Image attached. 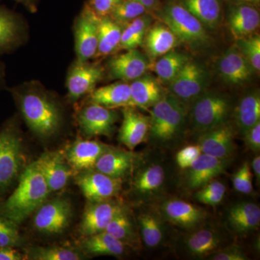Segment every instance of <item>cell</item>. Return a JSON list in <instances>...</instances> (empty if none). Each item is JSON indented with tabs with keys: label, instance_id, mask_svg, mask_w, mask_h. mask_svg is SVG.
Returning <instances> with one entry per match:
<instances>
[{
	"label": "cell",
	"instance_id": "obj_1",
	"mask_svg": "<svg viewBox=\"0 0 260 260\" xmlns=\"http://www.w3.org/2000/svg\"><path fill=\"white\" fill-rule=\"evenodd\" d=\"M10 90L34 135L42 139H49L59 133L63 122L60 104L42 84L26 82Z\"/></svg>",
	"mask_w": 260,
	"mask_h": 260
},
{
	"label": "cell",
	"instance_id": "obj_2",
	"mask_svg": "<svg viewBox=\"0 0 260 260\" xmlns=\"http://www.w3.org/2000/svg\"><path fill=\"white\" fill-rule=\"evenodd\" d=\"M20 177L16 189L0 205V213L18 225L37 211L51 193L37 160Z\"/></svg>",
	"mask_w": 260,
	"mask_h": 260
},
{
	"label": "cell",
	"instance_id": "obj_3",
	"mask_svg": "<svg viewBox=\"0 0 260 260\" xmlns=\"http://www.w3.org/2000/svg\"><path fill=\"white\" fill-rule=\"evenodd\" d=\"M149 112V136L153 141L164 144L177 139L182 133L187 117L188 106L172 93H165L150 108Z\"/></svg>",
	"mask_w": 260,
	"mask_h": 260
},
{
	"label": "cell",
	"instance_id": "obj_4",
	"mask_svg": "<svg viewBox=\"0 0 260 260\" xmlns=\"http://www.w3.org/2000/svg\"><path fill=\"white\" fill-rule=\"evenodd\" d=\"M158 18L174 32L179 42L189 47L194 49L209 44L210 36L205 25L182 5L168 3L159 10Z\"/></svg>",
	"mask_w": 260,
	"mask_h": 260
},
{
	"label": "cell",
	"instance_id": "obj_5",
	"mask_svg": "<svg viewBox=\"0 0 260 260\" xmlns=\"http://www.w3.org/2000/svg\"><path fill=\"white\" fill-rule=\"evenodd\" d=\"M190 107L191 127L200 135L227 122L232 112L229 98L213 92H204Z\"/></svg>",
	"mask_w": 260,
	"mask_h": 260
},
{
	"label": "cell",
	"instance_id": "obj_6",
	"mask_svg": "<svg viewBox=\"0 0 260 260\" xmlns=\"http://www.w3.org/2000/svg\"><path fill=\"white\" fill-rule=\"evenodd\" d=\"M16 123L9 121L0 129V195L18 177L23 164V143Z\"/></svg>",
	"mask_w": 260,
	"mask_h": 260
},
{
	"label": "cell",
	"instance_id": "obj_7",
	"mask_svg": "<svg viewBox=\"0 0 260 260\" xmlns=\"http://www.w3.org/2000/svg\"><path fill=\"white\" fill-rule=\"evenodd\" d=\"M208 79L204 67L191 59L169 84V93L186 105L190 106L205 92Z\"/></svg>",
	"mask_w": 260,
	"mask_h": 260
},
{
	"label": "cell",
	"instance_id": "obj_8",
	"mask_svg": "<svg viewBox=\"0 0 260 260\" xmlns=\"http://www.w3.org/2000/svg\"><path fill=\"white\" fill-rule=\"evenodd\" d=\"M73 206L66 198H56L43 203L34 215L32 224L37 232L47 235L61 234L69 227Z\"/></svg>",
	"mask_w": 260,
	"mask_h": 260
},
{
	"label": "cell",
	"instance_id": "obj_9",
	"mask_svg": "<svg viewBox=\"0 0 260 260\" xmlns=\"http://www.w3.org/2000/svg\"><path fill=\"white\" fill-rule=\"evenodd\" d=\"M99 18L88 4L77 17L74 26L77 61L85 62L95 58L99 41Z\"/></svg>",
	"mask_w": 260,
	"mask_h": 260
},
{
	"label": "cell",
	"instance_id": "obj_10",
	"mask_svg": "<svg viewBox=\"0 0 260 260\" xmlns=\"http://www.w3.org/2000/svg\"><path fill=\"white\" fill-rule=\"evenodd\" d=\"M119 116L114 109L95 104H88L78 112V125L87 138L112 137L115 132Z\"/></svg>",
	"mask_w": 260,
	"mask_h": 260
},
{
	"label": "cell",
	"instance_id": "obj_11",
	"mask_svg": "<svg viewBox=\"0 0 260 260\" xmlns=\"http://www.w3.org/2000/svg\"><path fill=\"white\" fill-rule=\"evenodd\" d=\"M75 182L89 202H102L112 200L119 194L122 179L109 177L95 169L78 173Z\"/></svg>",
	"mask_w": 260,
	"mask_h": 260
},
{
	"label": "cell",
	"instance_id": "obj_12",
	"mask_svg": "<svg viewBox=\"0 0 260 260\" xmlns=\"http://www.w3.org/2000/svg\"><path fill=\"white\" fill-rule=\"evenodd\" d=\"M104 69L100 64L88 61H75L70 67L67 78L68 98L70 102H76L84 95L91 93L102 80Z\"/></svg>",
	"mask_w": 260,
	"mask_h": 260
},
{
	"label": "cell",
	"instance_id": "obj_13",
	"mask_svg": "<svg viewBox=\"0 0 260 260\" xmlns=\"http://www.w3.org/2000/svg\"><path fill=\"white\" fill-rule=\"evenodd\" d=\"M150 66L151 63L148 57L135 49L113 56L108 62L107 68L111 79L127 83L143 76Z\"/></svg>",
	"mask_w": 260,
	"mask_h": 260
},
{
	"label": "cell",
	"instance_id": "obj_14",
	"mask_svg": "<svg viewBox=\"0 0 260 260\" xmlns=\"http://www.w3.org/2000/svg\"><path fill=\"white\" fill-rule=\"evenodd\" d=\"M124 209L122 205L111 200L89 202L78 228L80 235L85 237L104 232L112 219Z\"/></svg>",
	"mask_w": 260,
	"mask_h": 260
},
{
	"label": "cell",
	"instance_id": "obj_15",
	"mask_svg": "<svg viewBox=\"0 0 260 260\" xmlns=\"http://www.w3.org/2000/svg\"><path fill=\"white\" fill-rule=\"evenodd\" d=\"M27 37L28 28L21 15L0 5V54L18 49Z\"/></svg>",
	"mask_w": 260,
	"mask_h": 260
},
{
	"label": "cell",
	"instance_id": "obj_16",
	"mask_svg": "<svg viewBox=\"0 0 260 260\" xmlns=\"http://www.w3.org/2000/svg\"><path fill=\"white\" fill-rule=\"evenodd\" d=\"M37 162L50 192L63 189L73 175V170L62 152H44Z\"/></svg>",
	"mask_w": 260,
	"mask_h": 260
},
{
	"label": "cell",
	"instance_id": "obj_17",
	"mask_svg": "<svg viewBox=\"0 0 260 260\" xmlns=\"http://www.w3.org/2000/svg\"><path fill=\"white\" fill-rule=\"evenodd\" d=\"M218 71L222 79L232 85H241L252 78L254 70L235 44L220 56Z\"/></svg>",
	"mask_w": 260,
	"mask_h": 260
},
{
	"label": "cell",
	"instance_id": "obj_18",
	"mask_svg": "<svg viewBox=\"0 0 260 260\" xmlns=\"http://www.w3.org/2000/svg\"><path fill=\"white\" fill-rule=\"evenodd\" d=\"M198 145L202 153L220 159L230 158L234 152V129L229 122L200 135Z\"/></svg>",
	"mask_w": 260,
	"mask_h": 260
},
{
	"label": "cell",
	"instance_id": "obj_19",
	"mask_svg": "<svg viewBox=\"0 0 260 260\" xmlns=\"http://www.w3.org/2000/svg\"><path fill=\"white\" fill-rule=\"evenodd\" d=\"M150 133V116L142 114L135 107L123 109L122 124L119 129V142L129 150L148 139Z\"/></svg>",
	"mask_w": 260,
	"mask_h": 260
},
{
	"label": "cell",
	"instance_id": "obj_20",
	"mask_svg": "<svg viewBox=\"0 0 260 260\" xmlns=\"http://www.w3.org/2000/svg\"><path fill=\"white\" fill-rule=\"evenodd\" d=\"M110 147L96 140L78 139L70 145L64 156L73 172H83L94 169L98 159Z\"/></svg>",
	"mask_w": 260,
	"mask_h": 260
},
{
	"label": "cell",
	"instance_id": "obj_21",
	"mask_svg": "<svg viewBox=\"0 0 260 260\" xmlns=\"http://www.w3.org/2000/svg\"><path fill=\"white\" fill-rule=\"evenodd\" d=\"M229 158L220 159L202 153L187 169L185 181L189 189H199L225 172Z\"/></svg>",
	"mask_w": 260,
	"mask_h": 260
},
{
	"label": "cell",
	"instance_id": "obj_22",
	"mask_svg": "<svg viewBox=\"0 0 260 260\" xmlns=\"http://www.w3.org/2000/svg\"><path fill=\"white\" fill-rule=\"evenodd\" d=\"M160 213L168 221L186 229L198 226L206 218L203 208L179 199L164 202L160 206Z\"/></svg>",
	"mask_w": 260,
	"mask_h": 260
},
{
	"label": "cell",
	"instance_id": "obj_23",
	"mask_svg": "<svg viewBox=\"0 0 260 260\" xmlns=\"http://www.w3.org/2000/svg\"><path fill=\"white\" fill-rule=\"evenodd\" d=\"M259 24V13L254 5H231L227 14V25L236 40L255 34Z\"/></svg>",
	"mask_w": 260,
	"mask_h": 260
},
{
	"label": "cell",
	"instance_id": "obj_24",
	"mask_svg": "<svg viewBox=\"0 0 260 260\" xmlns=\"http://www.w3.org/2000/svg\"><path fill=\"white\" fill-rule=\"evenodd\" d=\"M129 85L130 107L149 109L165 95L160 80L148 73L133 80Z\"/></svg>",
	"mask_w": 260,
	"mask_h": 260
},
{
	"label": "cell",
	"instance_id": "obj_25",
	"mask_svg": "<svg viewBox=\"0 0 260 260\" xmlns=\"http://www.w3.org/2000/svg\"><path fill=\"white\" fill-rule=\"evenodd\" d=\"M179 39L165 23L160 21L152 23L145 34L143 45L150 60H155L179 44Z\"/></svg>",
	"mask_w": 260,
	"mask_h": 260
},
{
	"label": "cell",
	"instance_id": "obj_26",
	"mask_svg": "<svg viewBox=\"0 0 260 260\" xmlns=\"http://www.w3.org/2000/svg\"><path fill=\"white\" fill-rule=\"evenodd\" d=\"M135 160L134 153L110 147L98 159L94 169L109 177L122 179L131 172Z\"/></svg>",
	"mask_w": 260,
	"mask_h": 260
},
{
	"label": "cell",
	"instance_id": "obj_27",
	"mask_svg": "<svg viewBox=\"0 0 260 260\" xmlns=\"http://www.w3.org/2000/svg\"><path fill=\"white\" fill-rule=\"evenodd\" d=\"M130 99L129 84L119 81L94 89L89 93L88 103L114 109L119 107H130Z\"/></svg>",
	"mask_w": 260,
	"mask_h": 260
},
{
	"label": "cell",
	"instance_id": "obj_28",
	"mask_svg": "<svg viewBox=\"0 0 260 260\" xmlns=\"http://www.w3.org/2000/svg\"><path fill=\"white\" fill-rule=\"evenodd\" d=\"M229 225L234 232L247 234L259 226V205L249 202H242L233 205L228 212Z\"/></svg>",
	"mask_w": 260,
	"mask_h": 260
},
{
	"label": "cell",
	"instance_id": "obj_29",
	"mask_svg": "<svg viewBox=\"0 0 260 260\" xmlns=\"http://www.w3.org/2000/svg\"><path fill=\"white\" fill-rule=\"evenodd\" d=\"M80 246L84 254L88 255L119 256L125 252L126 245L104 231L83 237Z\"/></svg>",
	"mask_w": 260,
	"mask_h": 260
},
{
	"label": "cell",
	"instance_id": "obj_30",
	"mask_svg": "<svg viewBox=\"0 0 260 260\" xmlns=\"http://www.w3.org/2000/svg\"><path fill=\"white\" fill-rule=\"evenodd\" d=\"M221 237L216 231L203 229L191 233L184 241L187 252L196 257H206L216 252L221 244Z\"/></svg>",
	"mask_w": 260,
	"mask_h": 260
},
{
	"label": "cell",
	"instance_id": "obj_31",
	"mask_svg": "<svg viewBox=\"0 0 260 260\" xmlns=\"http://www.w3.org/2000/svg\"><path fill=\"white\" fill-rule=\"evenodd\" d=\"M234 116L237 130L243 136L251 126L260 121L259 92H251L244 95L238 103Z\"/></svg>",
	"mask_w": 260,
	"mask_h": 260
},
{
	"label": "cell",
	"instance_id": "obj_32",
	"mask_svg": "<svg viewBox=\"0 0 260 260\" xmlns=\"http://www.w3.org/2000/svg\"><path fill=\"white\" fill-rule=\"evenodd\" d=\"M180 4L198 18L205 28H217L221 23V0H182Z\"/></svg>",
	"mask_w": 260,
	"mask_h": 260
},
{
	"label": "cell",
	"instance_id": "obj_33",
	"mask_svg": "<svg viewBox=\"0 0 260 260\" xmlns=\"http://www.w3.org/2000/svg\"><path fill=\"white\" fill-rule=\"evenodd\" d=\"M123 27L110 16L102 17L99 22V41L95 58L109 55L119 48Z\"/></svg>",
	"mask_w": 260,
	"mask_h": 260
},
{
	"label": "cell",
	"instance_id": "obj_34",
	"mask_svg": "<svg viewBox=\"0 0 260 260\" xmlns=\"http://www.w3.org/2000/svg\"><path fill=\"white\" fill-rule=\"evenodd\" d=\"M191 58L182 51L173 50L158 58L154 64V72L160 82L170 83Z\"/></svg>",
	"mask_w": 260,
	"mask_h": 260
},
{
	"label": "cell",
	"instance_id": "obj_35",
	"mask_svg": "<svg viewBox=\"0 0 260 260\" xmlns=\"http://www.w3.org/2000/svg\"><path fill=\"white\" fill-rule=\"evenodd\" d=\"M165 177V172L161 166L152 164L136 174L133 181V188L141 195L154 194L161 188Z\"/></svg>",
	"mask_w": 260,
	"mask_h": 260
},
{
	"label": "cell",
	"instance_id": "obj_36",
	"mask_svg": "<svg viewBox=\"0 0 260 260\" xmlns=\"http://www.w3.org/2000/svg\"><path fill=\"white\" fill-rule=\"evenodd\" d=\"M152 21L153 18L145 13L126 25L122 29L119 48L127 51L138 49L143 45L145 34Z\"/></svg>",
	"mask_w": 260,
	"mask_h": 260
},
{
	"label": "cell",
	"instance_id": "obj_37",
	"mask_svg": "<svg viewBox=\"0 0 260 260\" xmlns=\"http://www.w3.org/2000/svg\"><path fill=\"white\" fill-rule=\"evenodd\" d=\"M27 259L34 260H80L83 254L68 246H34L26 249Z\"/></svg>",
	"mask_w": 260,
	"mask_h": 260
},
{
	"label": "cell",
	"instance_id": "obj_38",
	"mask_svg": "<svg viewBox=\"0 0 260 260\" xmlns=\"http://www.w3.org/2000/svg\"><path fill=\"white\" fill-rule=\"evenodd\" d=\"M105 231L126 246L135 245L138 242L134 224L125 209L112 219Z\"/></svg>",
	"mask_w": 260,
	"mask_h": 260
},
{
	"label": "cell",
	"instance_id": "obj_39",
	"mask_svg": "<svg viewBox=\"0 0 260 260\" xmlns=\"http://www.w3.org/2000/svg\"><path fill=\"white\" fill-rule=\"evenodd\" d=\"M140 234L145 245L150 248L158 246L162 242V222L158 215L150 212L140 214L138 216Z\"/></svg>",
	"mask_w": 260,
	"mask_h": 260
},
{
	"label": "cell",
	"instance_id": "obj_40",
	"mask_svg": "<svg viewBox=\"0 0 260 260\" xmlns=\"http://www.w3.org/2000/svg\"><path fill=\"white\" fill-rule=\"evenodd\" d=\"M147 10L143 5L133 0H122L116 5L109 16L124 28L135 19L145 14Z\"/></svg>",
	"mask_w": 260,
	"mask_h": 260
},
{
	"label": "cell",
	"instance_id": "obj_41",
	"mask_svg": "<svg viewBox=\"0 0 260 260\" xmlns=\"http://www.w3.org/2000/svg\"><path fill=\"white\" fill-rule=\"evenodd\" d=\"M236 47L256 73L260 71V37L254 34L247 37L237 39Z\"/></svg>",
	"mask_w": 260,
	"mask_h": 260
},
{
	"label": "cell",
	"instance_id": "obj_42",
	"mask_svg": "<svg viewBox=\"0 0 260 260\" xmlns=\"http://www.w3.org/2000/svg\"><path fill=\"white\" fill-rule=\"evenodd\" d=\"M18 225L0 213V247H18L24 240L18 229Z\"/></svg>",
	"mask_w": 260,
	"mask_h": 260
},
{
	"label": "cell",
	"instance_id": "obj_43",
	"mask_svg": "<svg viewBox=\"0 0 260 260\" xmlns=\"http://www.w3.org/2000/svg\"><path fill=\"white\" fill-rule=\"evenodd\" d=\"M234 189L243 194H251L253 191L252 174L249 162H244L233 175Z\"/></svg>",
	"mask_w": 260,
	"mask_h": 260
},
{
	"label": "cell",
	"instance_id": "obj_44",
	"mask_svg": "<svg viewBox=\"0 0 260 260\" xmlns=\"http://www.w3.org/2000/svg\"><path fill=\"white\" fill-rule=\"evenodd\" d=\"M202 154L199 145H187L179 150L176 156L178 167L187 169Z\"/></svg>",
	"mask_w": 260,
	"mask_h": 260
},
{
	"label": "cell",
	"instance_id": "obj_45",
	"mask_svg": "<svg viewBox=\"0 0 260 260\" xmlns=\"http://www.w3.org/2000/svg\"><path fill=\"white\" fill-rule=\"evenodd\" d=\"M122 0H89L88 5L94 13L99 16H109L116 5Z\"/></svg>",
	"mask_w": 260,
	"mask_h": 260
},
{
	"label": "cell",
	"instance_id": "obj_46",
	"mask_svg": "<svg viewBox=\"0 0 260 260\" xmlns=\"http://www.w3.org/2000/svg\"><path fill=\"white\" fill-rule=\"evenodd\" d=\"M213 260H246L248 259L245 253L239 246H230L216 251L210 255Z\"/></svg>",
	"mask_w": 260,
	"mask_h": 260
},
{
	"label": "cell",
	"instance_id": "obj_47",
	"mask_svg": "<svg viewBox=\"0 0 260 260\" xmlns=\"http://www.w3.org/2000/svg\"><path fill=\"white\" fill-rule=\"evenodd\" d=\"M246 146L254 153H259L260 150V121L255 125L251 126L245 134L243 135Z\"/></svg>",
	"mask_w": 260,
	"mask_h": 260
},
{
	"label": "cell",
	"instance_id": "obj_48",
	"mask_svg": "<svg viewBox=\"0 0 260 260\" xmlns=\"http://www.w3.org/2000/svg\"><path fill=\"white\" fill-rule=\"evenodd\" d=\"M225 193H200L197 191L195 198L203 204L215 206L223 201Z\"/></svg>",
	"mask_w": 260,
	"mask_h": 260
},
{
	"label": "cell",
	"instance_id": "obj_49",
	"mask_svg": "<svg viewBox=\"0 0 260 260\" xmlns=\"http://www.w3.org/2000/svg\"><path fill=\"white\" fill-rule=\"evenodd\" d=\"M21 253L13 247H0V260H21L24 259Z\"/></svg>",
	"mask_w": 260,
	"mask_h": 260
},
{
	"label": "cell",
	"instance_id": "obj_50",
	"mask_svg": "<svg viewBox=\"0 0 260 260\" xmlns=\"http://www.w3.org/2000/svg\"><path fill=\"white\" fill-rule=\"evenodd\" d=\"M16 3H20L31 13L37 11L38 2L39 0H14Z\"/></svg>",
	"mask_w": 260,
	"mask_h": 260
},
{
	"label": "cell",
	"instance_id": "obj_51",
	"mask_svg": "<svg viewBox=\"0 0 260 260\" xmlns=\"http://www.w3.org/2000/svg\"><path fill=\"white\" fill-rule=\"evenodd\" d=\"M251 167H252L253 172L255 176L256 181L258 183L260 181V156L259 155H256L253 159L251 162Z\"/></svg>",
	"mask_w": 260,
	"mask_h": 260
},
{
	"label": "cell",
	"instance_id": "obj_52",
	"mask_svg": "<svg viewBox=\"0 0 260 260\" xmlns=\"http://www.w3.org/2000/svg\"><path fill=\"white\" fill-rule=\"evenodd\" d=\"M145 7L147 10H153L158 5V0H133Z\"/></svg>",
	"mask_w": 260,
	"mask_h": 260
},
{
	"label": "cell",
	"instance_id": "obj_53",
	"mask_svg": "<svg viewBox=\"0 0 260 260\" xmlns=\"http://www.w3.org/2000/svg\"><path fill=\"white\" fill-rule=\"evenodd\" d=\"M231 4H249L257 5L259 4L260 0H226Z\"/></svg>",
	"mask_w": 260,
	"mask_h": 260
},
{
	"label": "cell",
	"instance_id": "obj_54",
	"mask_svg": "<svg viewBox=\"0 0 260 260\" xmlns=\"http://www.w3.org/2000/svg\"><path fill=\"white\" fill-rule=\"evenodd\" d=\"M5 84V66L3 62L0 61V91L4 88Z\"/></svg>",
	"mask_w": 260,
	"mask_h": 260
}]
</instances>
